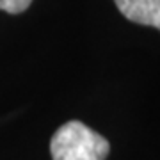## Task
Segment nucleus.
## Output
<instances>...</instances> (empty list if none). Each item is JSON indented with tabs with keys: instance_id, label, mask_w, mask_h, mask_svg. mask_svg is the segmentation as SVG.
I'll return each instance as SVG.
<instances>
[{
	"instance_id": "1",
	"label": "nucleus",
	"mask_w": 160,
	"mask_h": 160,
	"mask_svg": "<svg viewBox=\"0 0 160 160\" xmlns=\"http://www.w3.org/2000/svg\"><path fill=\"white\" fill-rule=\"evenodd\" d=\"M53 160H105L110 151L109 141L80 121H68L50 142Z\"/></svg>"
},
{
	"instance_id": "2",
	"label": "nucleus",
	"mask_w": 160,
	"mask_h": 160,
	"mask_svg": "<svg viewBox=\"0 0 160 160\" xmlns=\"http://www.w3.org/2000/svg\"><path fill=\"white\" fill-rule=\"evenodd\" d=\"M114 2L126 20L160 30V0H114Z\"/></svg>"
},
{
	"instance_id": "3",
	"label": "nucleus",
	"mask_w": 160,
	"mask_h": 160,
	"mask_svg": "<svg viewBox=\"0 0 160 160\" xmlns=\"http://www.w3.org/2000/svg\"><path fill=\"white\" fill-rule=\"evenodd\" d=\"M30 2L32 0H0V9L11 14H18L25 11L30 6Z\"/></svg>"
}]
</instances>
